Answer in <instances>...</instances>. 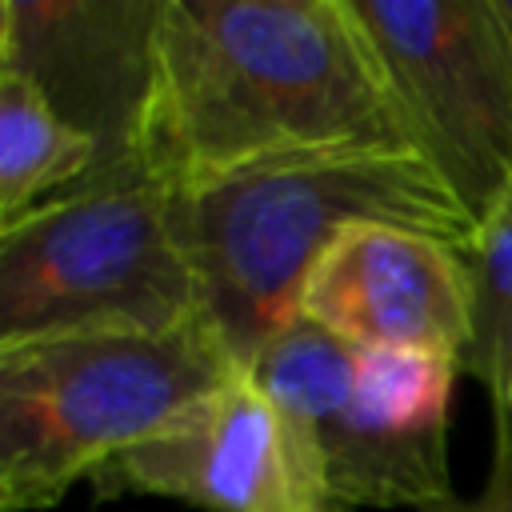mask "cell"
<instances>
[{"label":"cell","mask_w":512,"mask_h":512,"mask_svg":"<svg viewBox=\"0 0 512 512\" xmlns=\"http://www.w3.org/2000/svg\"><path fill=\"white\" fill-rule=\"evenodd\" d=\"M176 240L200 280L204 320L240 372L300 320L320 256L356 224L412 228L472 256L476 220L416 148L248 168L168 192Z\"/></svg>","instance_id":"7a4b0ae2"},{"label":"cell","mask_w":512,"mask_h":512,"mask_svg":"<svg viewBox=\"0 0 512 512\" xmlns=\"http://www.w3.org/2000/svg\"><path fill=\"white\" fill-rule=\"evenodd\" d=\"M96 496H168L204 512H320L292 432L256 384L236 372L164 432L92 476Z\"/></svg>","instance_id":"ba28073f"},{"label":"cell","mask_w":512,"mask_h":512,"mask_svg":"<svg viewBox=\"0 0 512 512\" xmlns=\"http://www.w3.org/2000/svg\"><path fill=\"white\" fill-rule=\"evenodd\" d=\"M424 512H512V464L492 456V476H488V488L480 496H472V500L452 496V500H440Z\"/></svg>","instance_id":"7c38bea8"},{"label":"cell","mask_w":512,"mask_h":512,"mask_svg":"<svg viewBox=\"0 0 512 512\" xmlns=\"http://www.w3.org/2000/svg\"><path fill=\"white\" fill-rule=\"evenodd\" d=\"M396 148L416 140L348 0H160L144 180L184 192L264 164Z\"/></svg>","instance_id":"6da1fadb"},{"label":"cell","mask_w":512,"mask_h":512,"mask_svg":"<svg viewBox=\"0 0 512 512\" xmlns=\"http://www.w3.org/2000/svg\"><path fill=\"white\" fill-rule=\"evenodd\" d=\"M416 148L476 228L512 200V40L496 0H348Z\"/></svg>","instance_id":"8992f818"},{"label":"cell","mask_w":512,"mask_h":512,"mask_svg":"<svg viewBox=\"0 0 512 512\" xmlns=\"http://www.w3.org/2000/svg\"><path fill=\"white\" fill-rule=\"evenodd\" d=\"M320 512H348V508H332V504H324V508H320Z\"/></svg>","instance_id":"5bb4252c"},{"label":"cell","mask_w":512,"mask_h":512,"mask_svg":"<svg viewBox=\"0 0 512 512\" xmlns=\"http://www.w3.org/2000/svg\"><path fill=\"white\" fill-rule=\"evenodd\" d=\"M160 0H4L0 64L20 68L100 148L84 188L144 180L140 132ZM80 192V188H76Z\"/></svg>","instance_id":"52a82bcc"},{"label":"cell","mask_w":512,"mask_h":512,"mask_svg":"<svg viewBox=\"0 0 512 512\" xmlns=\"http://www.w3.org/2000/svg\"><path fill=\"white\" fill-rule=\"evenodd\" d=\"M456 372V360L348 344L304 316L252 368L324 504L420 512L452 500Z\"/></svg>","instance_id":"277c9868"},{"label":"cell","mask_w":512,"mask_h":512,"mask_svg":"<svg viewBox=\"0 0 512 512\" xmlns=\"http://www.w3.org/2000/svg\"><path fill=\"white\" fill-rule=\"evenodd\" d=\"M496 8H500V20L508 28V40H512V0H496Z\"/></svg>","instance_id":"4fadbf2b"},{"label":"cell","mask_w":512,"mask_h":512,"mask_svg":"<svg viewBox=\"0 0 512 512\" xmlns=\"http://www.w3.org/2000/svg\"><path fill=\"white\" fill-rule=\"evenodd\" d=\"M300 316L348 344L444 356L464 368L476 320L472 256L412 228L356 224L312 268Z\"/></svg>","instance_id":"9c48e42d"},{"label":"cell","mask_w":512,"mask_h":512,"mask_svg":"<svg viewBox=\"0 0 512 512\" xmlns=\"http://www.w3.org/2000/svg\"><path fill=\"white\" fill-rule=\"evenodd\" d=\"M476 320L464 372L476 376L492 400L496 452L512 464V200H504L476 232L472 248Z\"/></svg>","instance_id":"8fae6325"},{"label":"cell","mask_w":512,"mask_h":512,"mask_svg":"<svg viewBox=\"0 0 512 512\" xmlns=\"http://www.w3.org/2000/svg\"><path fill=\"white\" fill-rule=\"evenodd\" d=\"M236 372L208 320L0 344V512L52 508Z\"/></svg>","instance_id":"3957f363"},{"label":"cell","mask_w":512,"mask_h":512,"mask_svg":"<svg viewBox=\"0 0 512 512\" xmlns=\"http://www.w3.org/2000/svg\"><path fill=\"white\" fill-rule=\"evenodd\" d=\"M196 320L200 280L152 180L80 188L0 228V344Z\"/></svg>","instance_id":"5b68a950"},{"label":"cell","mask_w":512,"mask_h":512,"mask_svg":"<svg viewBox=\"0 0 512 512\" xmlns=\"http://www.w3.org/2000/svg\"><path fill=\"white\" fill-rule=\"evenodd\" d=\"M100 148L12 64H0V228L92 180Z\"/></svg>","instance_id":"30bf717a"}]
</instances>
